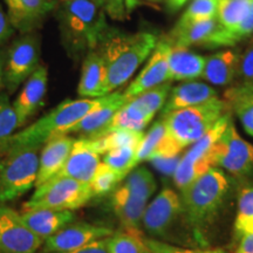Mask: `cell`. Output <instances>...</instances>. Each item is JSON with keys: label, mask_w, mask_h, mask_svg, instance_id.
Masks as SVG:
<instances>
[{"label": "cell", "mask_w": 253, "mask_h": 253, "mask_svg": "<svg viewBox=\"0 0 253 253\" xmlns=\"http://www.w3.org/2000/svg\"><path fill=\"white\" fill-rule=\"evenodd\" d=\"M150 1H158V0H150Z\"/></svg>", "instance_id": "48"}, {"label": "cell", "mask_w": 253, "mask_h": 253, "mask_svg": "<svg viewBox=\"0 0 253 253\" xmlns=\"http://www.w3.org/2000/svg\"><path fill=\"white\" fill-rule=\"evenodd\" d=\"M157 42L158 37L153 32L126 33L108 26L96 47L107 69L104 96L130 80L138 67L149 58Z\"/></svg>", "instance_id": "2"}, {"label": "cell", "mask_w": 253, "mask_h": 253, "mask_svg": "<svg viewBox=\"0 0 253 253\" xmlns=\"http://www.w3.org/2000/svg\"><path fill=\"white\" fill-rule=\"evenodd\" d=\"M145 248L141 233L118 231L107 238L108 253H144Z\"/></svg>", "instance_id": "33"}, {"label": "cell", "mask_w": 253, "mask_h": 253, "mask_svg": "<svg viewBox=\"0 0 253 253\" xmlns=\"http://www.w3.org/2000/svg\"><path fill=\"white\" fill-rule=\"evenodd\" d=\"M106 13L115 20H123L135 8L130 0H100Z\"/></svg>", "instance_id": "40"}, {"label": "cell", "mask_w": 253, "mask_h": 253, "mask_svg": "<svg viewBox=\"0 0 253 253\" xmlns=\"http://www.w3.org/2000/svg\"><path fill=\"white\" fill-rule=\"evenodd\" d=\"M236 253H253V235H246L239 238Z\"/></svg>", "instance_id": "44"}, {"label": "cell", "mask_w": 253, "mask_h": 253, "mask_svg": "<svg viewBox=\"0 0 253 253\" xmlns=\"http://www.w3.org/2000/svg\"><path fill=\"white\" fill-rule=\"evenodd\" d=\"M43 242L25 224L20 213L5 204L0 205V252L37 253Z\"/></svg>", "instance_id": "11"}, {"label": "cell", "mask_w": 253, "mask_h": 253, "mask_svg": "<svg viewBox=\"0 0 253 253\" xmlns=\"http://www.w3.org/2000/svg\"><path fill=\"white\" fill-rule=\"evenodd\" d=\"M14 32L15 30L9 21L7 12L2 8V5L0 4V49L4 48L5 43L11 39Z\"/></svg>", "instance_id": "42"}, {"label": "cell", "mask_w": 253, "mask_h": 253, "mask_svg": "<svg viewBox=\"0 0 253 253\" xmlns=\"http://www.w3.org/2000/svg\"><path fill=\"white\" fill-rule=\"evenodd\" d=\"M217 97V90L204 82L186 81L184 84L171 88L167 103L163 107L162 115L173 112V110L203 104Z\"/></svg>", "instance_id": "22"}, {"label": "cell", "mask_w": 253, "mask_h": 253, "mask_svg": "<svg viewBox=\"0 0 253 253\" xmlns=\"http://www.w3.org/2000/svg\"><path fill=\"white\" fill-rule=\"evenodd\" d=\"M94 197L90 185L71 177L55 176L43 183L24 203V211L37 209L75 211L86 205Z\"/></svg>", "instance_id": "8"}, {"label": "cell", "mask_w": 253, "mask_h": 253, "mask_svg": "<svg viewBox=\"0 0 253 253\" xmlns=\"http://www.w3.org/2000/svg\"><path fill=\"white\" fill-rule=\"evenodd\" d=\"M164 135H166V126H164L163 120H160L151 126L149 131L144 134L141 143L138 144L135 157L136 167L144 161H151L156 156Z\"/></svg>", "instance_id": "32"}, {"label": "cell", "mask_w": 253, "mask_h": 253, "mask_svg": "<svg viewBox=\"0 0 253 253\" xmlns=\"http://www.w3.org/2000/svg\"><path fill=\"white\" fill-rule=\"evenodd\" d=\"M217 28V17L191 24H176L166 39L172 46L185 47V48L190 46H199L208 48Z\"/></svg>", "instance_id": "25"}, {"label": "cell", "mask_w": 253, "mask_h": 253, "mask_svg": "<svg viewBox=\"0 0 253 253\" xmlns=\"http://www.w3.org/2000/svg\"><path fill=\"white\" fill-rule=\"evenodd\" d=\"M129 100L123 94V91L114 93L103 96L102 102L95 107L89 114L81 119L77 125L67 129L63 135L78 134L79 137H95L109 125L114 115L121 109Z\"/></svg>", "instance_id": "15"}, {"label": "cell", "mask_w": 253, "mask_h": 253, "mask_svg": "<svg viewBox=\"0 0 253 253\" xmlns=\"http://www.w3.org/2000/svg\"><path fill=\"white\" fill-rule=\"evenodd\" d=\"M25 224L43 240L49 238L63 227L77 220V214L71 210L37 209L20 213Z\"/></svg>", "instance_id": "19"}, {"label": "cell", "mask_w": 253, "mask_h": 253, "mask_svg": "<svg viewBox=\"0 0 253 253\" xmlns=\"http://www.w3.org/2000/svg\"><path fill=\"white\" fill-rule=\"evenodd\" d=\"M41 40L37 32L20 34L6 48L5 88L13 94L39 67Z\"/></svg>", "instance_id": "10"}, {"label": "cell", "mask_w": 253, "mask_h": 253, "mask_svg": "<svg viewBox=\"0 0 253 253\" xmlns=\"http://www.w3.org/2000/svg\"><path fill=\"white\" fill-rule=\"evenodd\" d=\"M218 0H192L177 24H191L217 17Z\"/></svg>", "instance_id": "37"}, {"label": "cell", "mask_w": 253, "mask_h": 253, "mask_svg": "<svg viewBox=\"0 0 253 253\" xmlns=\"http://www.w3.org/2000/svg\"><path fill=\"white\" fill-rule=\"evenodd\" d=\"M39 148H17L0 155V205L12 202L36 186Z\"/></svg>", "instance_id": "7"}, {"label": "cell", "mask_w": 253, "mask_h": 253, "mask_svg": "<svg viewBox=\"0 0 253 253\" xmlns=\"http://www.w3.org/2000/svg\"><path fill=\"white\" fill-rule=\"evenodd\" d=\"M122 185L145 202H149L157 190V183L153 172L148 168L138 166L126 176Z\"/></svg>", "instance_id": "28"}, {"label": "cell", "mask_w": 253, "mask_h": 253, "mask_svg": "<svg viewBox=\"0 0 253 253\" xmlns=\"http://www.w3.org/2000/svg\"><path fill=\"white\" fill-rule=\"evenodd\" d=\"M218 1H219V0H218Z\"/></svg>", "instance_id": "49"}, {"label": "cell", "mask_w": 253, "mask_h": 253, "mask_svg": "<svg viewBox=\"0 0 253 253\" xmlns=\"http://www.w3.org/2000/svg\"><path fill=\"white\" fill-rule=\"evenodd\" d=\"M75 138L71 135H59L49 138L41 148L36 188L55 177L65 166Z\"/></svg>", "instance_id": "18"}, {"label": "cell", "mask_w": 253, "mask_h": 253, "mask_svg": "<svg viewBox=\"0 0 253 253\" xmlns=\"http://www.w3.org/2000/svg\"><path fill=\"white\" fill-rule=\"evenodd\" d=\"M227 108L236 114L244 130L253 137V86L237 84L224 94Z\"/></svg>", "instance_id": "26"}, {"label": "cell", "mask_w": 253, "mask_h": 253, "mask_svg": "<svg viewBox=\"0 0 253 253\" xmlns=\"http://www.w3.org/2000/svg\"><path fill=\"white\" fill-rule=\"evenodd\" d=\"M144 253H153V252H150V251H149V250H148V249H147V250H145V251H144Z\"/></svg>", "instance_id": "47"}, {"label": "cell", "mask_w": 253, "mask_h": 253, "mask_svg": "<svg viewBox=\"0 0 253 253\" xmlns=\"http://www.w3.org/2000/svg\"><path fill=\"white\" fill-rule=\"evenodd\" d=\"M53 253H108V251H107V238L96 240V242L91 243L89 245H86L78 250H73V251Z\"/></svg>", "instance_id": "43"}, {"label": "cell", "mask_w": 253, "mask_h": 253, "mask_svg": "<svg viewBox=\"0 0 253 253\" xmlns=\"http://www.w3.org/2000/svg\"><path fill=\"white\" fill-rule=\"evenodd\" d=\"M238 78L240 79V84L253 86V42L246 47L242 54Z\"/></svg>", "instance_id": "41"}, {"label": "cell", "mask_w": 253, "mask_h": 253, "mask_svg": "<svg viewBox=\"0 0 253 253\" xmlns=\"http://www.w3.org/2000/svg\"><path fill=\"white\" fill-rule=\"evenodd\" d=\"M155 116L143 112L140 107H137L132 101L126 102L119 112L114 115V118L108 126L96 135L95 137L107 135L115 130H131V131H143L148 125L153 121ZM94 138V137H90Z\"/></svg>", "instance_id": "27"}, {"label": "cell", "mask_w": 253, "mask_h": 253, "mask_svg": "<svg viewBox=\"0 0 253 253\" xmlns=\"http://www.w3.org/2000/svg\"><path fill=\"white\" fill-rule=\"evenodd\" d=\"M99 99L66 100L48 114L32 123L24 130L15 132L8 141L5 151L17 148H39L54 136L63 135L67 129L84 119L102 102ZM4 151V153H5Z\"/></svg>", "instance_id": "5"}, {"label": "cell", "mask_w": 253, "mask_h": 253, "mask_svg": "<svg viewBox=\"0 0 253 253\" xmlns=\"http://www.w3.org/2000/svg\"><path fill=\"white\" fill-rule=\"evenodd\" d=\"M227 112L230 110L225 101L217 97L203 104L164 114L162 120L166 135L153 160L178 157L185 148L207 134Z\"/></svg>", "instance_id": "4"}, {"label": "cell", "mask_w": 253, "mask_h": 253, "mask_svg": "<svg viewBox=\"0 0 253 253\" xmlns=\"http://www.w3.org/2000/svg\"><path fill=\"white\" fill-rule=\"evenodd\" d=\"M48 72L45 66H39L37 71L25 81L23 89L14 100L13 108L18 116L19 128L26 125L32 116L39 110L45 100Z\"/></svg>", "instance_id": "17"}, {"label": "cell", "mask_w": 253, "mask_h": 253, "mask_svg": "<svg viewBox=\"0 0 253 253\" xmlns=\"http://www.w3.org/2000/svg\"><path fill=\"white\" fill-rule=\"evenodd\" d=\"M235 233L238 239L253 235V186H242L239 190Z\"/></svg>", "instance_id": "30"}, {"label": "cell", "mask_w": 253, "mask_h": 253, "mask_svg": "<svg viewBox=\"0 0 253 253\" xmlns=\"http://www.w3.org/2000/svg\"><path fill=\"white\" fill-rule=\"evenodd\" d=\"M0 253H1V252H0Z\"/></svg>", "instance_id": "50"}, {"label": "cell", "mask_w": 253, "mask_h": 253, "mask_svg": "<svg viewBox=\"0 0 253 253\" xmlns=\"http://www.w3.org/2000/svg\"><path fill=\"white\" fill-rule=\"evenodd\" d=\"M186 2H188V0H167V8L170 13H176Z\"/></svg>", "instance_id": "45"}, {"label": "cell", "mask_w": 253, "mask_h": 253, "mask_svg": "<svg viewBox=\"0 0 253 253\" xmlns=\"http://www.w3.org/2000/svg\"><path fill=\"white\" fill-rule=\"evenodd\" d=\"M137 147L116 148L103 155V163L125 177L136 167L135 157Z\"/></svg>", "instance_id": "36"}, {"label": "cell", "mask_w": 253, "mask_h": 253, "mask_svg": "<svg viewBox=\"0 0 253 253\" xmlns=\"http://www.w3.org/2000/svg\"><path fill=\"white\" fill-rule=\"evenodd\" d=\"M170 90H171V82H166V84H158L156 87L143 91L130 101L140 107L143 112L155 116L158 110L162 109L164 104L167 103Z\"/></svg>", "instance_id": "34"}, {"label": "cell", "mask_w": 253, "mask_h": 253, "mask_svg": "<svg viewBox=\"0 0 253 253\" xmlns=\"http://www.w3.org/2000/svg\"><path fill=\"white\" fill-rule=\"evenodd\" d=\"M240 59L238 49H224L207 56L202 78L214 86H230L239 75Z\"/></svg>", "instance_id": "21"}, {"label": "cell", "mask_w": 253, "mask_h": 253, "mask_svg": "<svg viewBox=\"0 0 253 253\" xmlns=\"http://www.w3.org/2000/svg\"><path fill=\"white\" fill-rule=\"evenodd\" d=\"M169 48L170 43L166 38L158 41L147 65L144 66V68L136 77L135 80L123 91L126 99L130 101L150 88L166 84V82H172L170 78L169 63H168Z\"/></svg>", "instance_id": "14"}, {"label": "cell", "mask_w": 253, "mask_h": 253, "mask_svg": "<svg viewBox=\"0 0 253 253\" xmlns=\"http://www.w3.org/2000/svg\"><path fill=\"white\" fill-rule=\"evenodd\" d=\"M231 189L230 177L213 167L181 191L185 219L198 245H207L208 233L229 203Z\"/></svg>", "instance_id": "1"}, {"label": "cell", "mask_w": 253, "mask_h": 253, "mask_svg": "<svg viewBox=\"0 0 253 253\" xmlns=\"http://www.w3.org/2000/svg\"><path fill=\"white\" fill-rule=\"evenodd\" d=\"M5 55H6V48H1L0 49V91L5 88V79H4Z\"/></svg>", "instance_id": "46"}, {"label": "cell", "mask_w": 253, "mask_h": 253, "mask_svg": "<svg viewBox=\"0 0 253 253\" xmlns=\"http://www.w3.org/2000/svg\"><path fill=\"white\" fill-rule=\"evenodd\" d=\"M145 248L153 253H229L224 249H191L176 246L153 238H144Z\"/></svg>", "instance_id": "38"}, {"label": "cell", "mask_w": 253, "mask_h": 253, "mask_svg": "<svg viewBox=\"0 0 253 253\" xmlns=\"http://www.w3.org/2000/svg\"><path fill=\"white\" fill-rule=\"evenodd\" d=\"M170 43V42H169ZM207 58L185 47L172 46L168 52V63L171 81H191L202 78Z\"/></svg>", "instance_id": "24"}, {"label": "cell", "mask_w": 253, "mask_h": 253, "mask_svg": "<svg viewBox=\"0 0 253 253\" xmlns=\"http://www.w3.org/2000/svg\"><path fill=\"white\" fill-rule=\"evenodd\" d=\"M112 208L123 229L141 233L142 218L148 202L131 194L125 186H118L112 195Z\"/></svg>", "instance_id": "20"}, {"label": "cell", "mask_w": 253, "mask_h": 253, "mask_svg": "<svg viewBox=\"0 0 253 253\" xmlns=\"http://www.w3.org/2000/svg\"><path fill=\"white\" fill-rule=\"evenodd\" d=\"M114 233L109 227L86 223H72L45 239L41 253L73 251L89 245L96 240L108 238Z\"/></svg>", "instance_id": "12"}, {"label": "cell", "mask_w": 253, "mask_h": 253, "mask_svg": "<svg viewBox=\"0 0 253 253\" xmlns=\"http://www.w3.org/2000/svg\"><path fill=\"white\" fill-rule=\"evenodd\" d=\"M144 131H131V130H115L109 134L100 136V137H87L93 142L95 149L100 155H104L108 151L122 147H138Z\"/></svg>", "instance_id": "29"}, {"label": "cell", "mask_w": 253, "mask_h": 253, "mask_svg": "<svg viewBox=\"0 0 253 253\" xmlns=\"http://www.w3.org/2000/svg\"><path fill=\"white\" fill-rule=\"evenodd\" d=\"M142 229L149 238L183 244L196 243L191 229L185 219L181 196L170 188H164L145 208Z\"/></svg>", "instance_id": "6"}, {"label": "cell", "mask_w": 253, "mask_h": 253, "mask_svg": "<svg viewBox=\"0 0 253 253\" xmlns=\"http://www.w3.org/2000/svg\"><path fill=\"white\" fill-rule=\"evenodd\" d=\"M4 2L12 26L20 34L37 32L60 4L59 0H4Z\"/></svg>", "instance_id": "13"}, {"label": "cell", "mask_w": 253, "mask_h": 253, "mask_svg": "<svg viewBox=\"0 0 253 253\" xmlns=\"http://www.w3.org/2000/svg\"><path fill=\"white\" fill-rule=\"evenodd\" d=\"M107 69L102 56L96 49L90 50L84 58L78 94L81 99H99L104 96Z\"/></svg>", "instance_id": "23"}, {"label": "cell", "mask_w": 253, "mask_h": 253, "mask_svg": "<svg viewBox=\"0 0 253 253\" xmlns=\"http://www.w3.org/2000/svg\"><path fill=\"white\" fill-rule=\"evenodd\" d=\"M214 162L242 186H253V144L240 136L232 120L216 145Z\"/></svg>", "instance_id": "9"}, {"label": "cell", "mask_w": 253, "mask_h": 253, "mask_svg": "<svg viewBox=\"0 0 253 253\" xmlns=\"http://www.w3.org/2000/svg\"><path fill=\"white\" fill-rule=\"evenodd\" d=\"M19 128L18 116L8 94L0 91V155L4 154L8 141Z\"/></svg>", "instance_id": "31"}, {"label": "cell", "mask_w": 253, "mask_h": 253, "mask_svg": "<svg viewBox=\"0 0 253 253\" xmlns=\"http://www.w3.org/2000/svg\"><path fill=\"white\" fill-rule=\"evenodd\" d=\"M54 13L63 48L77 62L96 49L109 26L100 0H61Z\"/></svg>", "instance_id": "3"}, {"label": "cell", "mask_w": 253, "mask_h": 253, "mask_svg": "<svg viewBox=\"0 0 253 253\" xmlns=\"http://www.w3.org/2000/svg\"><path fill=\"white\" fill-rule=\"evenodd\" d=\"M100 160L101 155L95 149L91 140L87 137H78L75 138L65 166L56 176L71 177L77 181L89 184L101 163Z\"/></svg>", "instance_id": "16"}, {"label": "cell", "mask_w": 253, "mask_h": 253, "mask_svg": "<svg viewBox=\"0 0 253 253\" xmlns=\"http://www.w3.org/2000/svg\"><path fill=\"white\" fill-rule=\"evenodd\" d=\"M123 179L125 177L121 173L115 171L106 163L101 162L89 182V185L94 196H103L113 192Z\"/></svg>", "instance_id": "35"}, {"label": "cell", "mask_w": 253, "mask_h": 253, "mask_svg": "<svg viewBox=\"0 0 253 253\" xmlns=\"http://www.w3.org/2000/svg\"><path fill=\"white\" fill-rule=\"evenodd\" d=\"M253 33V0L250 2V8L248 14L244 20L242 21V24L236 28L232 33H230L229 36L224 40V47H231L236 46L237 43L240 41L248 39V38Z\"/></svg>", "instance_id": "39"}]
</instances>
